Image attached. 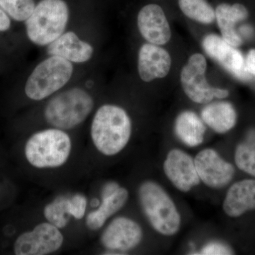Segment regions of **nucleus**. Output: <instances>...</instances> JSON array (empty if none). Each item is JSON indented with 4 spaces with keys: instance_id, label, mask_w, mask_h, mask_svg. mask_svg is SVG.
<instances>
[{
    "instance_id": "obj_7",
    "label": "nucleus",
    "mask_w": 255,
    "mask_h": 255,
    "mask_svg": "<svg viewBox=\"0 0 255 255\" xmlns=\"http://www.w3.org/2000/svg\"><path fill=\"white\" fill-rule=\"evenodd\" d=\"M207 63L204 55H191L181 73V83L187 97L198 104H207L214 97L224 99L229 96L228 90L215 88L209 85L205 74Z\"/></svg>"
},
{
    "instance_id": "obj_3",
    "label": "nucleus",
    "mask_w": 255,
    "mask_h": 255,
    "mask_svg": "<svg viewBox=\"0 0 255 255\" xmlns=\"http://www.w3.org/2000/svg\"><path fill=\"white\" fill-rule=\"evenodd\" d=\"M95 106L90 94L79 87L58 94L47 104L44 118L52 127L68 130L78 127L89 117Z\"/></svg>"
},
{
    "instance_id": "obj_16",
    "label": "nucleus",
    "mask_w": 255,
    "mask_h": 255,
    "mask_svg": "<svg viewBox=\"0 0 255 255\" xmlns=\"http://www.w3.org/2000/svg\"><path fill=\"white\" fill-rule=\"evenodd\" d=\"M223 208L226 215L232 218L255 210V179H244L233 184L226 194Z\"/></svg>"
},
{
    "instance_id": "obj_21",
    "label": "nucleus",
    "mask_w": 255,
    "mask_h": 255,
    "mask_svg": "<svg viewBox=\"0 0 255 255\" xmlns=\"http://www.w3.org/2000/svg\"><path fill=\"white\" fill-rule=\"evenodd\" d=\"M235 161L238 168L255 177V129L250 130L246 139L238 144Z\"/></svg>"
},
{
    "instance_id": "obj_27",
    "label": "nucleus",
    "mask_w": 255,
    "mask_h": 255,
    "mask_svg": "<svg viewBox=\"0 0 255 255\" xmlns=\"http://www.w3.org/2000/svg\"><path fill=\"white\" fill-rule=\"evenodd\" d=\"M247 70L252 76L255 77V49L250 50L246 59Z\"/></svg>"
},
{
    "instance_id": "obj_18",
    "label": "nucleus",
    "mask_w": 255,
    "mask_h": 255,
    "mask_svg": "<svg viewBox=\"0 0 255 255\" xmlns=\"http://www.w3.org/2000/svg\"><path fill=\"white\" fill-rule=\"evenodd\" d=\"M128 196L127 189L121 187L110 195L101 196L100 205L87 214L85 220L87 227L92 231H97L103 227L107 220L125 206Z\"/></svg>"
},
{
    "instance_id": "obj_20",
    "label": "nucleus",
    "mask_w": 255,
    "mask_h": 255,
    "mask_svg": "<svg viewBox=\"0 0 255 255\" xmlns=\"http://www.w3.org/2000/svg\"><path fill=\"white\" fill-rule=\"evenodd\" d=\"M174 130L176 135L185 145L195 147L204 141L206 127L194 112L186 111L178 116Z\"/></svg>"
},
{
    "instance_id": "obj_24",
    "label": "nucleus",
    "mask_w": 255,
    "mask_h": 255,
    "mask_svg": "<svg viewBox=\"0 0 255 255\" xmlns=\"http://www.w3.org/2000/svg\"><path fill=\"white\" fill-rule=\"evenodd\" d=\"M0 7L15 21H26L36 4L34 0H0Z\"/></svg>"
},
{
    "instance_id": "obj_5",
    "label": "nucleus",
    "mask_w": 255,
    "mask_h": 255,
    "mask_svg": "<svg viewBox=\"0 0 255 255\" xmlns=\"http://www.w3.org/2000/svg\"><path fill=\"white\" fill-rule=\"evenodd\" d=\"M69 14L64 0H41L25 21L28 39L37 46H48L65 32Z\"/></svg>"
},
{
    "instance_id": "obj_26",
    "label": "nucleus",
    "mask_w": 255,
    "mask_h": 255,
    "mask_svg": "<svg viewBox=\"0 0 255 255\" xmlns=\"http://www.w3.org/2000/svg\"><path fill=\"white\" fill-rule=\"evenodd\" d=\"M233 252L230 247L219 243V242H212L206 245L203 248L201 255H233Z\"/></svg>"
},
{
    "instance_id": "obj_4",
    "label": "nucleus",
    "mask_w": 255,
    "mask_h": 255,
    "mask_svg": "<svg viewBox=\"0 0 255 255\" xmlns=\"http://www.w3.org/2000/svg\"><path fill=\"white\" fill-rule=\"evenodd\" d=\"M138 198L144 214L157 232L167 236L178 232L180 215L163 188L157 183L146 181L139 187Z\"/></svg>"
},
{
    "instance_id": "obj_15",
    "label": "nucleus",
    "mask_w": 255,
    "mask_h": 255,
    "mask_svg": "<svg viewBox=\"0 0 255 255\" xmlns=\"http://www.w3.org/2000/svg\"><path fill=\"white\" fill-rule=\"evenodd\" d=\"M50 56H58L70 63H86L94 54V48L90 43L82 41L73 31L64 32L47 48Z\"/></svg>"
},
{
    "instance_id": "obj_22",
    "label": "nucleus",
    "mask_w": 255,
    "mask_h": 255,
    "mask_svg": "<svg viewBox=\"0 0 255 255\" xmlns=\"http://www.w3.org/2000/svg\"><path fill=\"white\" fill-rule=\"evenodd\" d=\"M179 7L187 17L205 24L214 22V9L206 0H179Z\"/></svg>"
},
{
    "instance_id": "obj_6",
    "label": "nucleus",
    "mask_w": 255,
    "mask_h": 255,
    "mask_svg": "<svg viewBox=\"0 0 255 255\" xmlns=\"http://www.w3.org/2000/svg\"><path fill=\"white\" fill-rule=\"evenodd\" d=\"M74 67L68 60L50 56L41 62L29 75L25 94L30 100L41 101L59 91L73 76Z\"/></svg>"
},
{
    "instance_id": "obj_1",
    "label": "nucleus",
    "mask_w": 255,
    "mask_h": 255,
    "mask_svg": "<svg viewBox=\"0 0 255 255\" xmlns=\"http://www.w3.org/2000/svg\"><path fill=\"white\" fill-rule=\"evenodd\" d=\"M132 124L122 107L105 105L97 110L90 129L95 148L105 156H114L125 148L131 136Z\"/></svg>"
},
{
    "instance_id": "obj_9",
    "label": "nucleus",
    "mask_w": 255,
    "mask_h": 255,
    "mask_svg": "<svg viewBox=\"0 0 255 255\" xmlns=\"http://www.w3.org/2000/svg\"><path fill=\"white\" fill-rule=\"evenodd\" d=\"M142 230L138 223L129 218L120 216L111 221L101 236V243L109 255L125 253L136 248L142 241Z\"/></svg>"
},
{
    "instance_id": "obj_25",
    "label": "nucleus",
    "mask_w": 255,
    "mask_h": 255,
    "mask_svg": "<svg viewBox=\"0 0 255 255\" xmlns=\"http://www.w3.org/2000/svg\"><path fill=\"white\" fill-rule=\"evenodd\" d=\"M69 214L71 217L77 220H81L86 214L87 199L82 194H75L68 197Z\"/></svg>"
},
{
    "instance_id": "obj_2",
    "label": "nucleus",
    "mask_w": 255,
    "mask_h": 255,
    "mask_svg": "<svg viewBox=\"0 0 255 255\" xmlns=\"http://www.w3.org/2000/svg\"><path fill=\"white\" fill-rule=\"evenodd\" d=\"M73 142L65 130L56 128L34 132L24 145V155L28 164L37 169H55L68 162Z\"/></svg>"
},
{
    "instance_id": "obj_13",
    "label": "nucleus",
    "mask_w": 255,
    "mask_h": 255,
    "mask_svg": "<svg viewBox=\"0 0 255 255\" xmlns=\"http://www.w3.org/2000/svg\"><path fill=\"white\" fill-rule=\"evenodd\" d=\"M137 27L142 36L152 44L162 46L170 40L168 21L159 5H146L140 9L137 15Z\"/></svg>"
},
{
    "instance_id": "obj_8",
    "label": "nucleus",
    "mask_w": 255,
    "mask_h": 255,
    "mask_svg": "<svg viewBox=\"0 0 255 255\" xmlns=\"http://www.w3.org/2000/svg\"><path fill=\"white\" fill-rule=\"evenodd\" d=\"M63 243L60 228L46 221L19 235L15 240L13 250L16 255H47L59 251Z\"/></svg>"
},
{
    "instance_id": "obj_19",
    "label": "nucleus",
    "mask_w": 255,
    "mask_h": 255,
    "mask_svg": "<svg viewBox=\"0 0 255 255\" xmlns=\"http://www.w3.org/2000/svg\"><path fill=\"white\" fill-rule=\"evenodd\" d=\"M201 118L214 131L226 133L236 125L237 114L229 102H214L203 109Z\"/></svg>"
},
{
    "instance_id": "obj_11",
    "label": "nucleus",
    "mask_w": 255,
    "mask_h": 255,
    "mask_svg": "<svg viewBox=\"0 0 255 255\" xmlns=\"http://www.w3.org/2000/svg\"><path fill=\"white\" fill-rule=\"evenodd\" d=\"M197 173L208 187L220 189L228 185L235 175L234 167L213 149L201 150L194 159Z\"/></svg>"
},
{
    "instance_id": "obj_12",
    "label": "nucleus",
    "mask_w": 255,
    "mask_h": 255,
    "mask_svg": "<svg viewBox=\"0 0 255 255\" xmlns=\"http://www.w3.org/2000/svg\"><path fill=\"white\" fill-rule=\"evenodd\" d=\"M163 168L169 181L183 192L190 191L200 183L194 159L179 149L169 151L164 160Z\"/></svg>"
},
{
    "instance_id": "obj_10",
    "label": "nucleus",
    "mask_w": 255,
    "mask_h": 255,
    "mask_svg": "<svg viewBox=\"0 0 255 255\" xmlns=\"http://www.w3.org/2000/svg\"><path fill=\"white\" fill-rule=\"evenodd\" d=\"M202 46L209 57L216 60L233 76L243 81L250 80L253 77L247 70L246 60L241 52L223 40L222 37L208 35L204 38Z\"/></svg>"
},
{
    "instance_id": "obj_28",
    "label": "nucleus",
    "mask_w": 255,
    "mask_h": 255,
    "mask_svg": "<svg viewBox=\"0 0 255 255\" xmlns=\"http://www.w3.org/2000/svg\"><path fill=\"white\" fill-rule=\"evenodd\" d=\"M11 27V20L7 14L0 7V32L8 31Z\"/></svg>"
},
{
    "instance_id": "obj_14",
    "label": "nucleus",
    "mask_w": 255,
    "mask_h": 255,
    "mask_svg": "<svg viewBox=\"0 0 255 255\" xmlns=\"http://www.w3.org/2000/svg\"><path fill=\"white\" fill-rule=\"evenodd\" d=\"M137 68L140 78L144 82L163 78L170 70V55L157 45L145 43L139 50Z\"/></svg>"
},
{
    "instance_id": "obj_17",
    "label": "nucleus",
    "mask_w": 255,
    "mask_h": 255,
    "mask_svg": "<svg viewBox=\"0 0 255 255\" xmlns=\"http://www.w3.org/2000/svg\"><path fill=\"white\" fill-rule=\"evenodd\" d=\"M218 26L223 40L233 47L241 46L243 40L236 31V23L244 21L248 16V11L241 4H221L215 11Z\"/></svg>"
},
{
    "instance_id": "obj_23",
    "label": "nucleus",
    "mask_w": 255,
    "mask_h": 255,
    "mask_svg": "<svg viewBox=\"0 0 255 255\" xmlns=\"http://www.w3.org/2000/svg\"><path fill=\"white\" fill-rule=\"evenodd\" d=\"M43 216L48 222L60 229L66 227L71 216L69 214L68 197L59 196L46 204L43 209Z\"/></svg>"
}]
</instances>
